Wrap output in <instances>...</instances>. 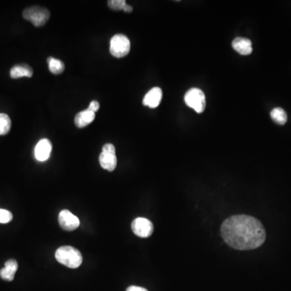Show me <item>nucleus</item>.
Returning <instances> with one entry per match:
<instances>
[{"label":"nucleus","mask_w":291,"mask_h":291,"mask_svg":"<svg viewBox=\"0 0 291 291\" xmlns=\"http://www.w3.org/2000/svg\"><path fill=\"white\" fill-rule=\"evenodd\" d=\"M50 13L48 10L39 6L26 8L23 12V17L32 22L36 27H40L46 25L50 19Z\"/></svg>","instance_id":"3"},{"label":"nucleus","mask_w":291,"mask_h":291,"mask_svg":"<svg viewBox=\"0 0 291 291\" xmlns=\"http://www.w3.org/2000/svg\"><path fill=\"white\" fill-rule=\"evenodd\" d=\"M162 98H163V92L161 90V88L155 87L146 94L143 99V105L154 109L159 106Z\"/></svg>","instance_id":"9"},{"label":"nucleus","mask_w":291,"mask_h":291,"mask_svg":"<svg viewBox=\"0 0 291 291\" xmlns=\"http://www.w3.org/2000/svg\"><path fill=\"white\" fill-rule=\"evenodd\" d=\"M18 269L17 261L13 259L8 260L4 264V268L0 270V277L2 279L12 282L15 278V274Z\"/></svg>","instance_id":"10"},{"label":"nucleus","mask_w":291,"mask_h":291,"mask_svg":"<svg viewBox=\"0 0 291 291\" xmlns=\"http://www.w3.org/2000/svg\"><path fill=\"white\" fill-rule=\"evenodd\" d=\"M225 243L232 248L245 251L261 247L266 239V232L258 219L248 215H234L221 226Z\"/></svg>","instance_id":"1"},{"label":"nucleus","mask_w":291,"mask_h":291,"mask_svg":"<svg viewBox=\"0 0 291 291\" xmlns=\"http://www.w3.org/2000/svg\"><path fill=\"white\" fill-rule=\"evenodd\" d=\"M131 51V41L126 35L116 34L110 40V53L115 58L126 57Z\"/></svg>","instance_id":"4"},{"label":"nucleus","mask_w":291,"mask_h":291,"mask_svg":"<svg viewBox=\"0 0 291 291\" xmlns=\"http://www.w3.org/2000/svg\"><path fill=\"white\" fill-rule=\"evenodd\" d=\"M52 152V143L47 138L40 140L35 148V157L40 162H44L50 158Z\"/></svg>","instance_id":"8"},{"label":"nucleus","mask_w":291,"mask_h":291,"mask_svg":"<svg viewBox=\"0 0 291 291\" xmlns=\"http://www.w3.org/2000/svg\"><path fill=\"white\" fill-rule=\"evenodd\" d=\"M95 117H96L95 113L88 109L79 112V113H77L75 117V126L79 128L86 127L94 121Z\"/></svg>","instance_id":"12"},{"label":"nucleus","mask_w":291,"mask_h":291,"mask_svg":"<svg viewBox=\"0 0 291 291\" xmlns=\"http://www.w3.org/2000/svg\"><path fill=\"white\" fill-rule=\"evenodd\" d=\"M127 291H148V289L136 285H131L130 287L127 288Z\"/></svg>","instance_id":"22"},{"label":"nucleus","mask_w":291,"mask_h":291,"mask_svg":"<svg viewBox=\"0 0 291 291\" xmlns=\"http://www.w3.org/2000/svg\"><path fill=\"white\" fill-rule=\"evenodd\" d=\"M133 232L141 238H148L152 236L154 232L152 222L145 218H137L131 224Z\"/></svg>","instance_id":"6"},{"label":"nucleus","mask_w":291,"mask_h":291,"mask_svg":"<svg viewBox=\"0 0 291 291\" xmlns=\"http://www.w3.org/2000/svg\"><path fill=\"white\" fill-rule=\"evenodd\" d=\"M55 258L60 264L70 268H77L82 262V257L78 249L71 246H63L56 251Z\"/></svg>","instance_id":"2"},{"label":"nucleus","mask_w":291,"mask_h":291,"mask_svg":"<svg viewBox=\"0 0 291 291\" xmlns=\"http://www.w3.org/2000/svg\"><path fill=\"white\" fill-rule=\"evenodd\" d=\"M184 101L189 107L194 109L197 113H201L205 110V94L199 88H191L186 92Z\"/></svg>","instance_id":"5"},{"label":"nucleus","mask_w":291,"mask_h":291,"mask_svg":"<svg viewBox=\"0 0 291 291\" xmlns=\"http://www.w3.org/2000/svg\"><path fill=\"white\" fill-rule=\"evenodd\" d=\"M123 11L126 12H132L133 8L132 7L130 6V5H128V4H127V5L124 7V9H123Z\"/></svg>","instance_id":"23"},{"label":"nucleus","mask_w":291,"mask_h":291,"mask_svg":"<svg viewBox=\"0 0 291 291\" xmlns=\"http://www.w3.org/2000/svg\"><path fill=\"white\" fill-rule=\"evenodd\" d=\"M12 127V121L6 113H0V135H6Z\"/></svg>","instance_id":"17"},{"label":"nucleus","mask_w":291,"mask_h":291,"mask_svg":"<svg viewBox=\"0 0 291 291\" xmlns=\"http://www.w3.org/2000/svg\"><path fill=\"white\" fill-rule=\"evenodd\" d=\"M108 5L114 11H121L124 9V7L127 5V2L124 0H110L108 1Z\"/></svg>","instance_id":"18"},{"label":"nucleus","mask_w":291,"mask_h":291,"mask_svg":"<svg viewBox=\"0 0 291 291\" xmlns=\"http://www.w3.org/2000/svg\"><path fill=\"white\" fill-rule=\"evenodd\" d=\"M33 71L32 67H29L27 64H19L12 67L10 71V76L12 79H19L22 77H28L31 78L33 76Z\"/></svg>","instance_id":"14"},{"label":"nucleus","mask_w":291,"mask_h":291,"mask_svg":"<svg viewBox=\"0 0 291 291\" xmlns=\"http://www.w3.org/2000/svg\"><path fill=\"white\" fill-rule=\"evenodd\" d=\"M47 61L49 64V70L54 75H59L65 70V65L61 60L50 57L47 58Z\"/></svg>","instance_id":"16"},{"label":"nucleus","mask_w":291,"mask_h":291,"mask_svg":"<svg viewBox=\"0 0 291 291\" xmlns=\"http://www.w3.org/2000/svg\"><path fill=\"white\" fill-rule=\"evenodd\" d=\"M102 152H105V153L114 154V155H116V149L113 144L107 143L106 144V145H103V148H102Z\"/></svg>","instance_id":"20"},{"label":"nucleus","mask_w":291,"mask_h":291,"mask_svg":"<svg viewBox=\"0 0 291 291\" xmlns=\"http://www.w3.org/2000/svg\"><path fill=\"white\" fill-rule=\"evenodd\" d=\"M100 109V103L99 102L96 101V100H93V101L91 102L90 105H89V107H88V110L93 112V113H96Z\"/></svg>","instance_id":"21"},{"label":"nucleus","mask_w":291,"mask_h":291,"mask_svg":"<svg viewBox=\"0 0 291 291\" xmlns=\"http://www.w3.org/2000/svg\"><path fill=\"white\" fill-rule=\"evenodd\" d=\"M99 161H100V164L102 169H106L109 172H113L117 168V156L114 154L101 152L99 157Z\"/></svg>","instance_id":"13"},{"label":"nucleus","mask_w":291,"mask_h":291,"mask_svg":"<svg viewBox=\"0 0 291 291\" xmlns=\"http://www.w3.org/2000/svg\"><path fill=\"white\" fill-rule=\"evenodd\" d=\"M270 116H271V118L273 119L274 122L281 124V126H283L287 121V114L282 108H275V109H273L271 113H270Z\"/></svg>","instance_id":"15"},{"label":"nucleus","mask_w":291,"mask_h":291,"mask_svg":"<svg viewBox=\"0 0 291 291\" xmlns=\"http://www.w3.org/2000/svg\"><path fill=\"white\" fill-rule=\"evenodd\" d=\"M58 222H59L60 226L64 230L68 231V232L75 231L79 227L80 224L79 218L67 210H64L60 212L58 215Z\"/></svg>","instance_id":"7"},{"label":"nucleus","mask_w":291,"mask_h":291,"mask_svg":"<svg viewBox=\"0 0 291 291\" xmlns=\"http://www.w3.org/2000/svg\"><path fill=\"white\" fill-rule=\"evenodd\" d=\"M13 218L12 213L7 210L0 209V223H8Z\"/></svg>","instance_id":"19"},{"label":"nucleus","mask_w":291,"mask_h":291,"mask_svg":"<svg viewBox=\"0 0 291 291\" xmlns=\"http://www.w3.org/2000/svg\"><path fill=\"white\" fill-rule=\"evenodd\" d=\"M234 50L242 55H248L253 52L251 40L243 37H237L232 41Z\"/></svg>","instance_id":"11"}]
</instances>
